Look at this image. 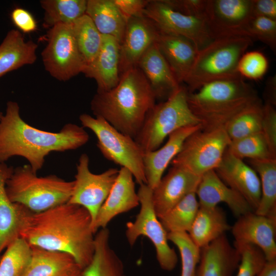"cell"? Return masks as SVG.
Instances as JSON below:
<instances>
[{
  "instance_id": "cell-1",
  "label": "cell",
  "mask_w": 276,
  "mask_h": 276,
  "mask_svg": "<svg viewBox=\"0 0 276 276\" xmlns=\"http://www.w3.org/2000/svg\"><path fill=\"white\" fill-rule=\"evenodd\" d=\"M19 237L30 245L72 256L84 269L94 252L92 219L80 205L66 202L34 213L22 205Z\"/></svg>"
},
{
  "instance_id": "cell-2",
  "label": "cell",
  "mask_w": 276,
  "mask_h": 276,
  "mask_svg": "<svg viewBox=\"0 0 276 276\" xmlns=\"http://www.w3.org/2000/svg\"><path fill=\"white\" fill-rule=\"evenodd\" d=\"M89 139L84 128L75 124H66L57 132L34 127L21 117L18 104L9 101L0 121V163L22 157L37 173L51 152L76 150Z\"/></svg>"
},
{
  "instance_id": "cell-3",
  "label": "cell",
  "mask_w": 276,
  "mask_h": 276,
  "mask_svg": "<svg viewBox=\"0 0 276 276\" xmlns=\"http://www.w3.org/2000/svg\"><path fill=\"white\" fill-rule=\"evenodd\" d=\"M156 100L148 81L137 66L123 73L114 88L97 92L90 108L95 117L103 119L134 140Z\"/></svg>"
},
{
  "instance_id": "cell-4",
  "label": "cell",
  "mask_w": 276,
  "mask_h": 276,
  "mask_svg": "<svg viewBox=\"0 0 276 276\" xmlns=\"http://www.w3.org/2000/svg\"><path fill=\"white\" fill-rule=\"evenodd\" d=\"M259 99L241 77L211 81L188 95L189 106L204 129H224L235 115Z\"/></svg>"
},
{
  "instance_id": "cell-5",
  "label": "cell",
  "mask_w": 276,
  "mask_h": 276,
  "mask_svg": "<svg viewBox=\"0 0 276 276\" xmlns=\"http://www.w3.org/2000/svg\"><path fill=\"white\" fill-rule=\"evenodd\" d=\"M253 41L247 36L220 37L198 51L183 81L188 93L211 81L241 77L237 72L239 60Z\"/></svg>"
},
{
  "instance_id": "cell-6",
  "label": "cell",
  "mask_w": 276,
  "mask_h": 276,
  "mask_svg": "<svg viewBox=\"0 0 276 276\" xmlns=\"http://www.w3.org/2000/svg\"><path fill=\"white\" fill-rule=\"evenodd\" d=\"M74 181L55 175L38 177L29 165L17 166L6 183L10 200L34 213L66 203L71 198Z\"/></svg>"
},
{
  "instance_id": "cell-7",
  "label": "cell",
  "mask_w": 276,
  "mask_h": 276,
  "mask_svg": "<svg viewBox=\"0 0 276 276\" xmlns=\"http://www.w3.org/2000/svg\"><path fill=\"white\" fill-rule=\"evenodd\" d=\"M188 91L181 85L167 99L155 104L147 113L134 139L144 153L160 147L165 139L176 130L200 125L188 102Z\"/></svg>"
},
{
  "instance_id": "cell-8",
  "label": "cell",
  "mask_w": 276,
  "mask_h": 276,
  "mask_svg": "<svg viewBox=\"0 0 276 276\" xmlns=\"http://www.w3.org/2000/svg\"><path fill=\"white\" fill-rule=\"evenodd\" d=\"M79 120L84 128L89 129L95 134L97 147L106 159L128 169L140 185L147 183L144 153L133 139L120 132L100 117L83 113L79 116Z\"/></svg>"
},
{
  "instance_id": "cell-9",
  "label": "cell",
  "mask_w": 276,
  "mask_h": 276,
  "mask_svg": "<svg viewBox=\"0 0 276 276\" xmlns=\"http://www.w3.org/2000/svg\"><path fill=\"white\" fill-rule=\"evenodd\" d=\"M231 139L223 128H201L185 141L171 164L200 177L219 165Z\"/></svg>"
},
{
  "instance_id": "cell-10",
  "label": "cell",
  "mask_w": 276,
  "mask_h": 276,
  "mask_svg": "<svg viewBox=\"0 0 276 276\" xmlns=\"http://www.w3.org/2000/svg\"><path fill=\"white\" fill-rule=\"evenodd\" d=\"M141 209L134 222L126 223V237L133 246L141 236L147 237L153 243L156 259L161 267L172 271L176 267L178 258L175 250L168 244L167 232L157 217L152 204V189L147 185H140L137 192Z\"/></svg>"
},
{
  "instance_id": "cell-11",
  "label": "cell",
  "mask_w": 276,
  "mask_h": 276,
  "mask_svg": "<svg viewBox=\"0 0 276 276\" xmlns=\"http://www.w3.org/2000/svg\"><path fill=\"white\" fill-rule=\"evenodd\" d=\"M47 44L41 52L45 70L54 78L66 81L82 73L86 64L74 37L71 24L49 29Z\"/></svg>"
},
{
  "instance_id": "cell-12",
  "label": "cell",
  "mask_w": 276,
  "mask_h": 276,
  "mask_svg": "<svg viewBox=\"0 0 276 276\" xmlns=\"http://www.w3.org/2000/svg\"><path fill=\"white\" fill-rule=\"evenodd\" d=\"M144 16L154 24L159 32L189 39L198 51L213 40L204 18L183 14L173 8L166 0L150 1Z\"/></svg>"
},
{
  "instance_id": "cell-13",
  "label": "cell",
  "mask_w": 276,
  "mask_h": 276,
  "mask_svg": "<svg viewBox=\"0 0 276 276\" xmlns=\"http://www.w3.org/2000/svg\"><path fill=\"white\" fill-rule=\"evenodd\" d=\"M89 158L82 153L77 165L74 187L67 202L83 206L89 213L92 226L98 213L107 197L118 175L119 170L109 168L100 174L92 173Z\"/></svg>"
},
{
  "instance_id": "cell-14",
  "label": "cell",
  "mask_w": 276,
  "mask_h": 276,
  "mask_svg": "<svg viewBox=\"0 0 276 276\" xmlns=\"http://www.w3.org/2000/svg\"><path fill=\"white\" fill-rule=\"evenodd\" d=\"M252 0H207L204 19L213 38L247 36ZM248 37V36H247Z\"/></svg>"
},
{
  "instance_id": "cell-15",
  "label": "cell",
  "mask_w": 276,
  "mask_h": 276,
  "mask_svg": "<svg viewBox=\"0 0 276 276\" xmlns=\"http://www.w3.org/2000/svg\"><path fill=\"white\" fill-rule=\"evenodd\" d=\"M231 229L235 241L258 246L267 261L276 260V217L250 212L238 217Z\"/></svg>"
},
{
  "instance_id": "cell-16",
  "label": "cell",
  "mask_w": 276,
  "mask_h": 276,
  "mask_svg": "<svg viewBox=\"0 0 276 276\" xmlns=\"http://www.w3.org/2000/svg\"><path fill=\"white\" fill-rule=\"evenodd\" d=\"M215 171L224 183L245 198L255 212L261 195L260 180L255 170L226 149Z\"/></svg>"
},
{
  "instance_id": "cell-17",
  "label": "cell",
  "mask_w": 276,
  "mask_h": 276,
  "mask_svg": "<svg viewBox=\"0 0 276 276\" xmlns=\"http://www.w3.org/2000/svg\"><path fill=\"white\" fill-rule=\"evenodd\" d=\"M200 177L172 166L152 190V201L159 219L188 194L196 191Z\"/></svg>"
},
{
  "instance_id": "cell-18",
  "label": "cell",
  "mask_w": 276,
  "mask_h": 276,
  "mask_svg": "<svg viewBox=\"0 0 276 276\" xmlns=\"http://www.w3.org/2000/svg\"><path fill=\"white\" fill-rule=\"evenodd\" d=\"M158 35L157 28L145 16L128 19L120 44V77L126 70L137 66L143 55L156 42Z\"/></svg>"
},
{
  "instance_id": "cell-19",
  "label": "cell",
  "mask_w": 276,
  "mask_h": 276,
  "mask_svg": "<svg viewBox=\"0 0 276 276\" xmlns=\"http://www.w3.org/2000/svg\"><path fill=\"white\" fill-rule=\"evenodd\" d=\"M132 173L121 167L118 175L106 200L101 206L92 226L94 234L106 227L117 215L126 213L140 204Z\"/></svg>"
},
{
  "instance_id": "cell-20",
  "label": "cell",
  "mask_w": 276,
  "mask_h": 276,
  "mask_svg": "<svg viewBox=\"0 0 276 276\" xmlns=\"http://www.w3.org/2000/svg\"><path fill=\"white\" fill-rule=\"evenodd\" d=\"M195 194L201 207H215L223 202L237 218L254 212L245 198L224 183L214 170L200 176Z\"/></svg>"
},
{
  "instance_id": "cell-21",
  "label": "cell",
  "mask_w": 276,
  "mask_h": 276,
  "mask_svg": "<svg viewBox=\"0 0 276 276\" xmlns=\"http://www.w3.org/2000/svg\"><path fill=\"white\" fill-rule=\"evenodd\" d=\"M120 43L114 37L102 35L101 48L95 58L87 64L82 73L94 79L97 92L114 88L120 79Z\"/></svg>"
},
{
  "instance_id": "cell-22",
  "label": "cell",
  "mask_w": 276,
  "mask_h": 276,
  "mask_svg": "<svg viewBox=\"0 0 276 276\" xmlns=\"http://www.w3.org/2000/svg\"><path fill=\"white\" fill-rule=\"evenodd\" d=\"M240 261V254L224 234L200 248L195 276H233Z\"/></svg>"
},
{
  "instance_id": "cell-23",
  "label": "cell",
  "mask_w": 276,
  "mask_h": 276,
  "mask_svg": "<svg viewBox=\"0 0 276 276\" xmlns=\"http://www.w3.org/2000/svg\"><path fill=\"white\" fill-rule=\"evenodd\" d=\"M201 124L179 128L171 133L164 145L145 152L143 155L145 175L147 185L153 189L159 183L169 165L179 152L186 139L201 129Z\"/></svg>"
},
{
  "instance_id": "cell-24",
  "label": "cell",
  "mask_w": 276,
  "mask_h": 276,
  "mask_svg": "<svg viewBox=\"0 0 276 276\" xmlns=\"http://www.w3.org/2000/svg\"><path fill=\"white\" fill-rule=\"evenodd\" d=\"M156 99H167L180 86L156 43L140 59L137 65Z\"/></svg>"
},
{
  "instance_id": "cell-25",
  "label": "cell",
  "mask_w": 276,
  "mask_h": 276,
  "mask_svg": "<svg viewBox=\"0 0 276 276\" xmlns=\"http://www.w3.org/2000/svg\"><path fill=\"white\" fill-rule=\"evenodd\" d=\"M31 246V259L21 276H82L83 268L70 255Z\"/></svg>"
},
{
  "instance_id": "cell-26",
  "label": "cell",
  "mask_w": 276,
  "mask_h": 276,
  "mask_svg": "<svg viewBox=\"0 0 276 276\" xmlns=\"http://www.w3.org/2000/svg\"><path fill=\"white\" fill-rule=\"evenodd\" d=\"M156 43L178 82L183 83L198 52L195 44L182 36L159 32Z\"/></svg>"
},
{
  "instance_id": "cell-27",
  "label": "cell",
  "mask_w": 276,
  "mask_h": 276,
  "mask_svg": "<svg viewBox=\"0 0 276 276\" xmlns=\"http://www.w3.org/2000/svg\"><path fill=\"white\" fill-rule=\"evenodd\" d=\"M37 44L32 40H26L17 30H10L0 44V77L37 59Z\"/></svg>"
},
{
  "instance_id": "cell-28",
  "label": "cell",
  "mask_w": 276,
  "mask_h": 276,
  "mask_svg": "<svg viewBox=\"0 0 276 276\" xmlns=\"http://www.w3.org/2000/svg\"><path fill=\"white\" fill-rule=\"evenodd\" d=\"M14 168L0 163V258L2 253L19 237L20 218L22 205L12 202L6 190V183Z\"/></svg>"
},
{
  "instance_id": "cell-29",
  "label": "cell",
  "mask_w": 276,
  "mask_h": 276,
  "mask_svg": "<svg viewBox=\"0 0 276 276\" xmlns=\"http://www.w3.org/2000/svg\"><path fill=\"white\" fill-rule=\"evenodd\" d=\"M231 229L221 208L199 206L188 234L195 244L201 248Z\"/></svg>"
},
{
  "instance_id": "cell-30",
  "label": "cell",
  "mask_w": 276,
  "mask_h": 276,
  "mask_svg": "<svg viewBox=\"0 0 276 276\" xmlns=\"http://www.w3.org/2000/svg\"><path fill=\"white\" fill-rule=\"evenodd\" d=\"M109 235L107 227L97 233L93 258L83 269L82 276H127L123 262L109 245Z\"/></svg>"
},
{
  "instance_id": "cell-31",
  "label": "cell",
  "mask_w": 276,
  "mask_h": 276,
  "mask_svg": "<svg viewBox=\"0 0 276 276\" xmlns=\"http://www.w3.org/2000/svg\"><path fill=\"white\" fill-rule=\"evenodd\" d=\"M85 14L102 35L114 37L121 44L127 20L113 0H88Z\"/></svg>"
},
{
  "instance_id": "cell-32",
  "label": "cell",
  "mask_w": 276,
  "mask_h": 276,
  "mask_svg": "<svg viewBox=\"0 0 276 276\" xmlns=\"http://www.w3.org/2000/svg\"><path fill=\"white\" fill-rule=\"evenodd\" d=\"M248 162L261 183L260 201L255 212L276 217V159H248Z\"/></svg>"
},
{
  "instance_id": "cell-33",
  "label": "cell",
  "mask_w": 276,
  "mask_h": 276,
  "mask_svg": "<svg viewBox=\"0 0 276 276\" xmlns=\"http://www.w3.org/2000/svg\"><path fill=\"white\" fill-rule=\"evenodd\" d=\"M86 0H41L43 26L49 29L58 24H71L85 14Z\"/></svg>"
},
{
  "instance_id": "cell-34",
  "label": "cell",
  "mask_w": 276,
  "mask_h": 276,
  "mask_svg": "<svg viewBox=\"0 0 276 276\" xmlns=\"http://www.w3.org/2000/svg\"><path fill=\"white\" fill-rule=\"evenodd\" d=\"M199 208L195 192H192L186 195L159 220L167 233H188Z\"/></svg>"
},
{
  "instance_id": "cell-35",
  "label": "cell",
  "mask_w": 276,
  "mask_h": 276,
  "mask_svg": "<svg viewBox=\"0 0 276 276\" xmlns=\"http://www.w3.org/2000/svg\"><path fill=\"white\" fill-rule=\"evenodd\" d=\"M263 105L260 99L235 115L224 129L231 141L261 132Z\"/></svg>"
},
{
  "instance_id": "cell-36",
  "label": "cell",
  "mask_w": 276,
  "mask_h": 276,
  "mask_svg": "<svg viewBox=\"0 0 276 276\" xmlns=\"http://www.w3.org/2000/svg\"><path fill=\"white\" fill-rule=\"evenodd\" d=\"M71 26L79 50L87 65L93 61L99 52L102 35L86 14L71 24Z\"/></svg>"
},
{
  "instance_id": "cell-37",
  "label": "cell",
  "mask_w": 276,
  "mask_h": 276,
  "mask_svg": "<svg viewBox=\"0 0 276 276\" xmlns=\"http://www.w3.org/2000/svg\"><path fill=\"white\" fill-rule=\"evenodd\" d=\"M31 246L21 237L12 241L0 258V276H21L31 259Z\"/></svg>"
},
{
  "instance_id": "cell-38",
  "label": "cell",
  "mask_w": 276,
  "mask_h": 276,
  "mask_svg": "<svg viewBox=\"0 0 276 276\" xmlns=\"http://www.w3.org/2000/svg\"><path fill=\"white\" fill-rule=\"evenodd\" d=\"M227 150L241 159H264L274 158L261 132L231 141Z\"/></svg>"
},
{
  "instance_id": "cell-39",
  "label": "cell",
  "mask_w": 276,
  "mask_h": 276,
  "mask_svg": "<svg viewBox=\"0 0 276 276\" xmlns=\"http://www.w3.org/2000/svg\"><path fill=\"white\" fill-rule=\"evenodd\" d=\"M168 240L177 247L181 258L180 276H195L200 258V248L185 232L167 233Z\"/></svg>"
},
{
  "instance_id": "cell-40",
  "label": "cell",
  "mask_w": 276,
  "mask_h": 276,
  "mask_svg": "<svg viewBox=\"0 0 276 276\" xmlns=\"http://www.w3.org/2000/svg\"><path fill=\"white\" fill-rule=\"evenodd\" d=\"M233 246L240 255L236 276H257L267 262L263 251L248 243L235 241Z\"/></svg>"
},
{
  "instance_id": "cell-41",
  "label": "cell",
  "mask_w": 276,
  "mask_h": 276,
  "mask_svg": "<svg viewBox=\"0 0 276 276\" xmlns=\"http://www.w3.org/2000/svg\"><path fill=\"white\" fill-rule=\"evenodd\" d=\"M268 68V61L261 52H246L240 58L237 65L238 74L243 78L252 80L261 79Z\"/></svg>"
},
{
  "instance_id": "cell-42",
  "label": "cell",
  "mask_w": 276,
  "mask_h": 276,
  "mask_svg": "<svg viewBox=\"0 0 276 276\" xmlns=\"http://www.w3.org/2000/svg\"><path fill=\"white\" fill-rule=\"evenodd\" d=\"M248 37L266 44L274 53L276 51V20L252 17L246 29Z\"/></svg>"
},
{
  "instance_id": "cell-43",
  "label": "cell",
  "mask_w": 276,
  "mask_h": 276,
  "mask_svg": "<svg viewBox=\"0 0 276 276\" xmlns=\"http://www.w3.org/2000/svg\"><path fill=\"white\" fill-rule=\"evenodd\" d=\"M261 132L267 143L271 153L276 158V110L274 106L268 103L263 105Z\"/></svg>"
},
{
  "instance_id": "cell-44",
  "label": "cell",
  "mask_w": 276,
  "mask_h": 276,
  "mask_svg": "<svg viewBox=\"0 0 276 276\" xmlns=\"http://www.w3.org/2000/svg\"><path fill=\"white\" fill-rule=\"evenodd\" d=\"M174 9L188 15L204 19L207 0H166Z\"/></svg>"
},
{
  "instance_id": "cell-45",
  "label": "cell",
  "mask_w": 276,
  "mask_h": 276,
  "mask_svg": "<svg viewBox=\"0 0 276 276\" xmlns=\"http://www.w3.org/2000/svg\"><path fill=\"white\" fill-rule=\"evenodd\" d=\"M10 16L13 24L21 32L30 33L36 30L37 22L28 10L19 7L16 8L12 11Z\"/></svg>"
},
{
  "instance_id": "cell-46",
  "label": "cell",
  "mask_w": 276,
  "mask_h": 276,
  "mask_svg": "<svg viewBox=\"0 0 276 276\" xmlns=\"http://www.w3.org/2000/svg\"><path fill=\"white\" fill-rule=\"evenodd\" d=\"M127 20L131 17L144 16V11L150 1L113 0Z\"/></svg>"
},
{
  "instance_id": "cell-47",
  "label": "cell",
  "mask_w": 276,
  "mask_h": 276,
  "mask_svg": "<svg viewBox=\"0 0 276 276\" xmlns=\"http://www.w3.org/2000/svg\"><path fill=\"white\" fill-rule=\"evenodd\" d=\"M252 17H263L276 20L275 0H252Z\"/></svg>"
},
{
  "instance_id": "cell-48",
  "label": "cell",
  "mask_w": 276,
  "mask_h": 276,
  "mask_svg": "<svg viewBox=\"0 0 276 276\" xmlns=\"http://www.w3.org/2000/svg\"><path fill=\"white\" fill-rule=\"evenodd\" d=\"M264 97L266 102L273 106L276 104V76L269 77L265 83Z\"/></svg>"
},
{
  "instance_id": "cell-49",
  "label": "cell",
  "mask_w": 276,
  "mask_h": 276,
  "mask_svg": "<svg viewBox=\"0 0 276 276\" xmlns=\"http://www.w3.org/2000/svg\"><path fill=\"white\" fill-rule=\"evenodd\" d=\"M257 276H276V260L267 261Z\"/></svg>"
},
{
  "instance_id": "cell-50",
  "label": "cell",
  "mask_w": 276,
  "mask_h": 276,
  "mask_svg": "<svg viewBox=\"0 0 276 276\" xmlns=\"http://www.w3.org/2000/svg\"><path fill=\"white\" fill-rule=\"evenodd\" d=\"M3 113H2L1 111H0V121L1 120V118L3 116Z\"/></svg>"
}]
</instances>
